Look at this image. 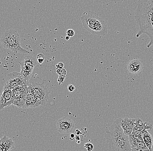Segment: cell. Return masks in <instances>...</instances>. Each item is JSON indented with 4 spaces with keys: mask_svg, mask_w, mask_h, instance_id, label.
I'll use <instances>...</instances> for the list:
<instances>
[{
    "mask_svg": "<svg viewBox=\"0 0 153 151\" xmlns=\"http://www.w3.org/2000/svg\"><path fill=\"white\" fill-rule=\"evenodd\" d=\"M134 17L140 28L136 37L147 34L150 39L147 48H150L153 45V0L139 1Z\"/></svg>",
    "mask_w": 153,
    "mask_h": 151,
    "instance_id": "cell-1",
    "label": "cell"
},
{
    "mask_svg": "<svg viewBox=\"0 0 153 151\" xmlns=\"http://www.w3.org/2000/svg\"><path fill=\"white\" fill-rule=\"evenodd\" d=\"M105 138L113 151H132L129 136L124 133L120 126V118L107 129Z\"/></svg>",
    "mask_w": 153,
    "mask_h": 151,
    "instance_id": "cell-2",
    "label": "cell"
},
{
    "mask_svg": "<svg viewBox=\"0 0 153 151\" xmlns=\"http://www.w3.org/2000/svg\"><path fill=\"white\" fill-rule=\"evenodd\" d=\"M83 26L92 34L105 36L108 33V27L105 21L93 11H86L81 17Z\"/></svg>",
    "mask_w": 153,
    "mask_h": 151,
    "instance_id": "cell-3",
    "label": "cell"
},
{
    "mask_svg": "<svg viewBox=\"0 0 153 151\" xmlns=\"http://www.w3.org/2000/svg\"><path fill=\"white\" fill-rule=\"evenodd\" d=\"M1 41L4 48L11 51L15 54L19 52L23 54L29 53L21 46L20 36L16 30L10 29L5 31Z\"/></svg>",
    "mask_w": 153,
    "mask_h": 151,
    "instance_id": "cell-4",
    "label": "cell"
},
{
    "mask_svg": "<svg viewBox=\"0 0 153 151\" xmlns=\"http://www.w3.org/2000/svg\"><path fill=\"white\" fill-rule=\"evenodd\" d=\"M12 105L25 109V101L28 93L27 85L20 86L12 89Z\"/></svg>",
    "mask_w": 153,
    "mask_h": 151,
    "instance_id": "cell-5",
    "label": "cell"
},
{
    "mask_svg": "<svg viewBox=\"0 0 153 151\" xmlns=\"http://www.w3.org/2000/svg\"><path fill=\"white\" fill-rule=\"evenodd\" d=\"M28 92L32 94L45 102H47L50 91L48 88L42 83H33L27 84Z\"/></svg>",
    "mask_w": 153,
    "mask_h": 151,
    "instance_id": "cell-6",
    "label": "cell"
},
{
    "mask_svg": "<svg viewBox=\"0 0 153 151\" xmlns=\"http://www.w3.org/2000/svg\"><path fill=\"white\" fill-rule=\"evenodd\" d=\"M19 63L21 67L20 73L28 82L33 68L37 65V61L32 56H28L25 57L21 62H19Z\"/></svg>",
    "mask_w": 153,
    "mask_h": 151,
    "instance_id": "cell-7",
    "label": "cell"
},
{
    "mask_svg": "<svg viewBox=\"0 0 153 151\" xmlns=\"http://www.w3.org/2000/svg\"><path fill=\"white\" fill-rule=\"evenodd\" d=\"M27 81L21 73L14 71L7 74L4 86L12 90L20 86L27 85Z\"/></svg>",
    "mask_w": 153,
    "mask_h": 151,
    "instance_id": "cell-8",
    "label": "cell"
},
{
    "mask_svg": "<svg viewBox=\"0 0 153 151\" xmlns=\"http://www.w3.org/2000/svg\"><path fill=\"white\" fill-rule=\"evenodd\" d=\"M75 127V123L72 119L67 117H62L57 121L56 129L57 131L62 134L70 133Z\"/></svg>",
    "mask_w": 153,
    "mask_h": 151,
    "instance_id": "cell-9",
    "label": "cell"
},
{
    "mask_svg": "<svg viewBox=\"0 0 153 151\" xmlns=\"http://www.w3.org/2000/svg\"><path fill=\"white\" fill-rule=\"evenodd\" d=\"M12 90L4 86L0 96V111L12 105Z\"/></svg>",
    "mask_w": 153,
    "mask_h": 151,
    "instance_id": "cell-10",
    "label": "cell"
},
{
    "mask_svg": "<svg viewBox=\"0 0 153 151\" xmlns=\"http://www.w3.org/2000/svg\"><path fill=\"white\" fill-rule=\"evenodd\" d=\"M120 125L124 133L129 136L131 134L135 126L136 118L128 117L120 118Z\"/></svg>",
    "mask_w": 153,
    "mask_h": 151,
    "instance_id": "cell-11",
    "label": "cell"
},
{
    "mask_svg": "<svg viewBox=\"0 0 153 151\" xmlns=\"http://www.w3.org/2000/svg\"><path fill=\"white\" fill-rule=\"evenodd\" d=\"M45 104L42 100L28 93L25 101V109L37 107Z\"/></svg>",
    "mask_w": 153,
    "mask_h": 151,
    "instance_id": "cell-12",
    "label": "cell"
},
{
    "mask_svg": "<svg viewBox=\"0 0 153 151\" xmlns=\"http://www.w3.org/2000/svg\"><path fill=\"white\" fill-rule=\"evenodd\" d=\"M127 68L130 73L137 74L142 71L143 64L140 59H133L129 62L127 65Z\"/></svg>",
    "mask_w": 153,
    "mask_h": 151,
    "instance_id": "cell-13",
    "label": "cell"
},
{
    "mask_svg": "<svg viewBox=\"0 0 153 151\" xmlns=\"http://www.w3.org/2000/svg\"><path fill=\"white\" fill-rule=\"evenodd\" d=\"M129 141L131 144V149H148L143 141L139 140L138 138H135L132 135H129Z\"/></svg>",
    "mask_w": 153,
    "mask_h": 151,
    "instance_id": "cell-14",
    "label": "cell"
},
{
    "mask_svg": "<svg viewBox=\"0 0 153 151\" xmlns=\"http://www.w3.org/2000/svg\"><path fill=\"white\" fill-rule=\"evenodd\" d=\"M0 142L7 151L12 150L15 146V144L12 139L6 135H4L0 139Z\"/></svg>",
    "mask_w": 153,
    "mask_h": 151,
    "instance_id": "cell-15",
    "label": "cell"
},
{
    "mask_svg": "<svg viewBox=\"0 0 153 151\" xmlns=\"http://www.w3.org/2000/svg\"><path fill=\"white\" fill-rule=\"evenodd\" d=\"M142 137L143 142L147 148L149 149V150L152 151V147L153 145V138L152 135L147 130H145L142 133Z\"/></svg>",
    "mask_w": 153,
    "mask_h": 151,
    "instance_id": "cell-16",
    "label": "cell"
},
{
    "mask_svg": "<svg viewBox=\"0 0 153 151\" xmlns=\"http://www.w3.org/2000/svg\"><path fill=\"white\" fill-rule=\"evenodd\" d=\"M56 72L59 75V76H65V77H66V75H67V71L64 68L56 69Z\"/></svg>",
    "mask_w": 153,
    "mask_h": 151,
    "instance_id": "cell-17",
    "label": "cell"
},
{
    "mask_svg": "<svg viewBox=\"0 0 153 151\" xmlns=\"http://www.w3.org/2000/svg\"><path fill=\"white\" fill-rule=\"evenodd\" d=\"M37 61L39 64H42L45 60V56L43 54H39L37 55Z\"/></svg>",
    "mask_w": 153,
    "mask_h": 151,
    "instance_id": "cell-18",
    "label": "cell"
},
{
    "mask_svg": "<svg viewBox=\"0 0 153 151\" xmlns=\"http://www.w3.org/2000/svg\"><path fill=\"white\" fill-rule=\"evenodd\" d=\"M84 148H86L88 151H92L94 149V146L91 143H86L84 145Z\"/></svg>",
    "mask_w": 153,
    "mask_h": 151,
    "instance_id": "cell-19",
    "label": "cell"
},
{
    "mask_svg": "<svg viewBox=\"0 0 153 151\" xmlns=\"http://www.w3.org/2000/svg\"><path fill=\"white\" fill-rule=\"evenodd\" d=\"M66 34L68 36L72 37L74 36L75 32H74V30H73L72 29H69L67 30Z\"/></svg>",
    "mask_w": 153,
    "mask_h": 151,
    "instance_id": "cell-20",
    "label": "cell"
},
{
    "mask_svg": "<svg viewBox=\"0 0 153 151\" xmlns=\"http://www.w3.org/2000/svg\"><path fill=\"white\" fill-rule=\"evenodd\" d=\"M65 76H59L57 79V82L59 83V85H61L64 83V81L65 79Z\"/></svg>",
    "mask_w": 153,
    "mask_h": 151,
    "instance_id": "cell-21",
    "label": "cell"
},
{
    "mask_svg": "<svg viewBox=\"0 0 153 151\" xmlns=\"http://www.w3.org/2000/svg\"><path fill=\"white\" fill-rule=\"evenodd\" d=\"M68 89L70 92H73L75 89V87L73 85L70 84L68 86Z\"/></svg>",
    "mask_w": 153,
    "mask_h": 151,
    "instance_id": "cell-22",
    "label": "cell"
},
{
    "mask_svg": "<svg viewBox=\"0 0 153 151\" xmlns=\"http://www.w3.org/2000/svg\"><path fill=\"white\" fill-rule=\"evenodd\" d=\"M64 66V64L62 62L58 63L57 65H56V69H62L63 68Z\"/></svg>",
    "mask_w": 153,
    "mask_h": 151,
    "instance_id": "cell-23",
    "label": "cell"
},
{
    "mask_svg": "<svg viewBox=\"0 0 153 151\" xmlns=\"http://www.w3.org/2000/svg\"><path fill=\"white\" fill-rule=\"evenodd\" d=\"M132 151H151L149 150V149H131Z\"/></svg>",
    "mask_w": 153,
    "mask_h": 151,
    "instance_id": "cell-24",
    "label": "cell"
},
{
    "mask_svg": "<svg viewBox=\"0 0 153 151\" xmlns=\"http://www.w3.org/2000/svg\"><path fill=\"white\" fill-rule=\"evenodd\" d=\"M75 133L76 135H79L81 134V132L78 129H77L75 130Z\"/></svg>",
    "mask_w": 153,
    "mask_h": 151,
    "instance_id": "cell-25",
    "label": "cell"
},
{
    "mask_svg": "<svg viewBox=\"0 0 153 151\" xmlns=\"http://www.w3.org/2000/svg\"><path fill=\"white\" fill-rule=\"evenodd\" d=\"M0 151H7L5 150L3 146L1 145V142H0Z\"/></svg>",
    "mask_w": 153,
    "mask_h": 151,
    "instance_id": "cell-26",
    "label": "cell"
},
{
    "mask_svg": "<svg viewBox=\"0 0 153 151\" xmlns=\"http://www.w3.org/2000/svg\"><path fill=\"white\" fill-rule=\"evenodd\" d=\"M75 135L74 134L72 133L70 135V138H72V139H73V138H75Z\"/></svg>",
    "mask_w": 153,
    "mask_h": 151,
    "instance_id": "cell-27",
    "label": "cell"
},
{
    "mask_svg": "<svg viewBox=\"0 0 153 151\" xmlns=\"http://www.w3.org/2000/svg\"><path fill=\"white\" fill-rule=\"evenodd\" d=\"M75 138L76 139V140H77V141H80V137H79V135H76V136H75Z\"/></svg>",
    "mask_w": 153,
    "mask_h": 151,
    "instance_id": "cell-28",
    "label": "cell"
},
{
    "mask_svg": "<svg viewBox=\"0 0 153 151\" xmlns=\"http://www.w3.org/2000/svg\"><path fill=\"white\" fill-rule=\"evenodd\" d=\"M70 37H69V36L67 35V36H66L65 38V39L66 40H67V41H68V40H69L70 39Z\"/></svg>",
    "mask_w": 153,
    "mask_h": 151,
    "instance_id": "cell-29",
    "label": "cell"
},
{
    "mask_svg": "<svg viewBox=\"0 0 153 151\" xmlns=\"http://www.w3.org/2000/svg\"><path fill=\"white\" fill-rule=\"evenodd\" d=\"M77 142H78V143H78V144H80V141H77Z\"/></svg>",
    "mask_w": 153,
    "mask_h": 151,
    "instance_id": "cell-30",
    "label": "cell"
}]
</instances>
